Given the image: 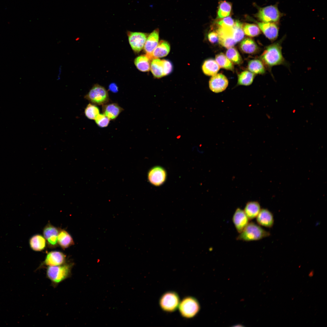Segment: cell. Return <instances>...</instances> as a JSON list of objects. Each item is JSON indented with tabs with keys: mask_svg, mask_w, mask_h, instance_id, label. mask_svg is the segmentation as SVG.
Masks as SVG:
<instances>
[{
	"mask_svg": "<svg viewBox=\"0 0 327 327\" xmlns=\"http://www.w3.org/2000/svg\"><path fill=\"white\" fill-rule=\"evenodd\" d=\"M228 84L227 79L222 74H216L213 76L209 82L210 90L216 93L223 91L227 87Z\"/></svg>",
	"mask_w": 327,
	"mask_h": 327,
	"instance_id": "11",
	"label": "cell"
},
{
	"mask_svg": "<svg viewBox=\"0 0 327 327\" xmlns=\"http://www.w3.org/2000/svg\"><path fill=\"white\" fill-rule=\"evenodd\" d=\"M167 173L162 167L156 166L152 167L148 173V179L150 183L155 186L163 184L167 178Z\"/></svg>",
	"mask_w": 327,
	"mask_h": 327,
	"instance_id": "8",
	"label": "cell"
},
{
	"mask_svg": "<svg viewBox=\"0 0 327 327\" xmlns=\"http://www.w3.org/2000/svg\"><path fill=\"white\" fill-rule=\"evenodd\" d=\"M215 60L220 67L228 70H233V63L224 54L220 53L217 54L216 56Z\"/></svg>",
	"mask_w": 327,
	"mask_h": 327,
	"instance_id": "28",
	"label": "cell"
},
{
	"mask_svg": "<svg viewBox=\"0 0 327 327\" xmlns=\"http://www.w3.org/2000/svg\"><path fill=\"white\" fill-rule=\"evenodd\" d=\"M178 308L182 316L190 318L197 314L200 310V307L196 299L188 296L184 298L180 302Z\"/></svg>",
	"mask_w": 327,
	"mask_h": 327,
	"instance_id": "5",
	"label": "cell"
},
{
	"mask_svg": "<svg viewBox=\"0 0 327 327\" xmlns=\"http://www.w3.org/2000/svg\"><path fill=\"white\" fill-rule=\"evenodd\" d=\"M29 244L31 249L34 251H41L45 247L46 239L41 235H35L30 239Z\"/></svg>",
	"mask_w": 327,
	"mask_h": 327,
	"instance_id": "23",
	"label": "cell"
},
{
	"mask_svg": "<svg viewBox=\"0 0 327 327\" xmlns=\"http://www.w3.org/2000/svg\"><path fill=\"white\" fill-rule=\"evenodd\" d=\"M284 37L267 46L260 56L263 64L271 71L274 66L286 65L287 63L282 53V43Z\"/></svg>",
	"mask_w": 327,
	"mask_h": 327,
	"instance_id": "1",
	"label": "cell"
},
{
	"mask_svg": "<svg viewBox=\"0 0 327 327\" xmlns=\"http://www.w3.org/2000/svg\"><path fill=\"white\" fill-rule=\"evenodd\" d=\"M164 64V76L170 74L172 71L173 67L172 63L169 61L163 60Z\"/></svg>",
	"mask_w": 327,
	"mask_h": 327,
	"instance_id": "37",
	"label": "cell"
},
{
	"mask_svg": "<svg viewBox=\"0 0 327 327\" xmlns=\"http://www.w3.org/2000/svg\"><path fill=\"white\" fill-rule=\"evenodd\" d=\"M84 114L88 119L94 120L96 117L99 114V110L96 105L89 104L85 109Z\"/></svg>",
	"mask_w": 327,
	"mask_h": 327,
	"instance_id": "34",
	"label": "cell"
},
{
	"mask_svg": "<svg viewBox=\"0 0 327 327\" xmlns=\"http://www.w3.org/2000/svg\"><path fill=\"white\" fill-rule=\"evenodd\" d=\"M109 89L112 92H116L118 91V88L114 83H112L109 86Z\"/></svg>",
	"mask_w": 327,
	"mask_h": 327,
	"instance_id": "39",
	"label": "cell"
},
{
	"mask_svg": "<svg viewBox=\"0 0 327 327\" xmlns=\"http://www.w3.org/2000/svg\"><path fill=\"white\" fill-rule=\"evenodd\" d=\"M240 47L243 52L249 54L256 53L259 49L255 41L249 38H246L243 40L240 44Z\"/></svg>",
	"mask_w": 327,
	"mask_h": 327,
	"instance_id": "24",
	"label": "cell"
},
{
	"mask_svg": "<svg viewBox=\"0 0 327 327\" xmlns=\"http://www.w3.org/2000/svg\"><path fill=\"white\" fill-rule=\"evenodd\" d=\"M84 98L95 105L107 104L110 100L108 93L105 88L97 84L93 86Z\"/></svg>",
	"mask_w": 327,
	"mask_h": 327,
	"instance_id": "4",
	"label": "cell"
},
{
	"mask_svg": "<svg viewBox=\"0 0 327 327\" xmlns=\"http://www.w3.org/2000/svg\"><path fill=\"white\" fill-rule=\"evenodd\" d=\"M258 224L268 228H271L274 224V218L272 213L266 209H262L256 217Z\"/></svg>",
	"mask_w": 327,
	"mask_h": 327,
	"instance_id": "16",
	"label": "cell"
},
{
	"mask_svg": "<svg viewBox=\"0 0 327 327\" xmlns=\"http://www.w3.org/2000/svg\"><path fill=\"white\" fill-rule=\"evenodd\" d=\"M178 294L173 291H169L164 294L159 300L162 309L166 312H171L178 308L180 302Z\"/></svg>",
	"mask_w": 327,
	"mask_h": 327,
	"instance_id": "7",
	"label": "cell"
},
{
	"mask_svg": "<svg viewBox=\"0 0 327 327\" xmlns=\"http://www.w3.org/2000/svg\"><path fill=\"white\" fill-rule=\"evenodd\" d=\"M150 59L146 55H141L136 58L134 63L136 68L142 72L149 71L150 69Z\"/></svg>",
	"mask_w": 327,
	"mask_h": 327,
	"instance_id": "26",
	"label": "cell"
},
{
	"mask_svg": "<svg viewBox=\"0 0 327 327\" xmlns=\"http://www.w3.org/2000/svg\"><path fill=\"white\" fill-rule=\"evenodd\" d=\"M243 28L245 35L249 37H255L261 33L259 28L255 24L246 23L243 25Z\"/></svg>",
	"mask_w": 327,
	"mask_h": 327,
	"instance_id": "33",
	"label": "cell"
},
{
	"mask_svg": "<svg viewBox=\"0 0 327 327\" xmlns=\"http://www.w3.org/2000/svg\"><path fill=\"white\" fill-rule=\"evenodd\" d=\"M58 244L63 249H65L74 244L73 239L66 230H60L58 236Z\"/></svg>",
	"mask_w": 327,
	"mask_h": 327,
	"instance_id": "21",
	"label": "cell"
},
{
	"mask_svg": "<svg viewBox=\"0 0 327 327\" xmlns=\"http://www.w3.org/2000/svg\"><path fill=\"white\" fill-rule=\"evenodd\" d=\"M233 37L237 43L241 41L244 37V32L243 28V24L238 21H235L232 27Z\"/></svg>",
	"mask_w": 327,
	"mask_h": 327,
	"instance_id": "31",
	"label": "cell"
},
{
	"mask_svg": "<svg viewBox=\"0 0 327 327\" xmlns=\"http://www.w3.org/2000/svg\"><path fill=\"white\" fill-rule=\"evenodd\" d=\"M103 114L110 120L116 119L123 109L116 103L106 104L102 105Z\"/></svg>",
	"mask_w": 327,
	"mask_h": 327,
	"instance_id": "18",
	"label": "cell"
},
{
	"mask_svg": "<svg viewBox=\"0 0 327 327\" xmlns=\"http://www.w3.org/2000/svg\"><path fill=\"white\" fill-rule=\"evenodd\" d=\"M282 15L276 5L260 8L256 15L257 18L262 22L276 23L279 21Z\"/></svg>",
	"mask_w": 327,
	"mask_h": 327,
	"instance_id": "6",
	"label": "cell"
},
{
	"mask_svg": "<svg viewBox=\"0 0 327 327\" xmlns=\"http://www.w3.org/2000/svg\"><path fill=\"white\" fill-rule=\"evenodd\" d=\"M313 271H312L310 272L309 274V276L310 277L312 276L313 275Z\"/></svg>",
	"mask_w": 327,
	"mask_h": 327,
	"instance_id": "40",
	"label": "cell"
},
{
	"mask_svg": "<svg viewBox=\"0 0 327 327\" xmlns=\"http://www.w3.org/2000/svg\"><path fill=\"white\" fill-rule=\"evenodd\" d=\"M270 233L255 223L249 222L236 237L238 240L244 241H257L269 236Z\"/></svg>",
	"mask_w": 327,
	"mask_h": 327,
	"instance_id": "2",
	"label": "cell"
},
{
	"mask_svg": "<svg viewBox=\"0 0 327 327\" xmlns=\"http://www.w3.org/2000/svg\"><path fill=\"white\" fill-rule=\"evenodd\" d=\"M235 22V21L231 17H227L217 21L216 23L220 27L231 28L233 26Z\"/></svg>",
	"mask_w": 327,
	"mask_h": 327,
	"instance_id": "36",
	"label": "cell"
},
{
	"mask_svg": "<svg viewBox=\"0 0 327 327\" xmlns=\"http://www.w3.org/2000/svg\"><path fill=\"white\" fill-rule=\"evenodd\" d=\"M209 41L212 43L214 44L219 42V37L216 31L210 32L208 36Z\"/></svg>",
	"mask_w": 327,
	"mask_h": 327,
	"instance_id": "38",
	"label": "cell"
},
{
	"mask_svg": "<svg viewBox=\"0 0 327 327\" xmlns=\"http://www.w3.org/2000/svg\"><path fill=\"white\" fill-rule=\"evenodd\" d=\"M59 230L50 223H48L44 228L43 230L44 237L47 240L49 247L54 248L57 245Z\"/></svg>",
	"mask_w": 327,
	"mask_h": 327,
	"instance_id": "13",
	"label": "cell"
},
{
	"mask_svg": "<svg viewBox=\"0 0 327 327\" xmlns=\"http://www.w3.org/2000/svg\"><path fill=\"white\" fill-rule=\"evenodd\" d=\"M220 67L216 61L212 59L206 60L203 63L202 69L203 73L208 76H213L219 71Z\"/></svg>",
	"mask_w": 327,
	"mask_h": 327,
	"instance_id": "22",
	"label": "cell"
},
{
	"mask_svg": "<svg viewBox=\"0 0 327 327\" xmlns=\"http://www.w3.org/2000/svg\"><path fill=\"white\" fill-rule=\"evenodd\" d=\"M255 74L248 71L242 72L238 75V84L245 86L250 85L253 81Z\"/></svg>",
	"mask_w": 327,
	"mask_h": 327,
	"instance_id": "30",
	"label": "cell"
},
{
	"mask_svg": "<svg viewBox=\"0 0 327 327\" xmlns=\"http://www.w3.org/2000/svg\"><path fill=\"white\" fill-rule=\"evenodd\" d=\"M261 210L258 202L251 201L246 203L243 210L249 219L251 220L256 218Z\"/></svg>",
	"mask_w": 327,
	"mask_h": 327,
	"instance_id": "20",
	"label": "cell"
},
{
	"mask_svg": "<svg viewBox=\"0 0 327 327\" xmlns=\"http://www.w3.org/2000/svg\"><path fill=\"white\" fill-rule=\"evenodd\" d=\"M73 265L72 263H65L60 265L48 266L46 276L53 284L58 285L70 276Z\"/></svg>",
	"mask_w": 327,
	"mask_h": 327,
	"instance_id": "3",
	"label": "cell"
},
{
	"mask_svg": "<svg viewBox=\"0 0 327 327\" xmlns=\"http://www.w3.org/2000/svg\"><path fill=\"white\" fill-rule=\"evenodd\" d=\"M170 45L167 41L161 40L158 44L149 58L151 59L164 57L169 53Z\"/></svg>",
	"mask_w": 327,
	"mask_h": 327,
	"instance_id": "19",
	"label": "cell"
},
{
	"mask_svg": "<svg viewBox=\"0 0 327 327\" xmlns=\"http://www.w3.org/2000/svg\"><path fill=\"white\" fill-rule=\"evenodd\" d=\"M248 67L249 70L254 74H263L265 72L264 64L262 61L258 59L250 61L248 63Z\"/></svg>",
	"mask_w": 327,
	"mask_h": 327,
	"instance_id": "27",
	"label": "cell"
},
{
	"mask_svg": "<svg viewBox=\"0 0 327 327\" xmlns=\"http://www.w3.org/2000/svg\"><path fill=\"white\" fill-rule=\"evenodd\" d=\"M94 120L98 126L101 127H104L108 125L110 120L103 114H99L96 117Z\"/></svg>",
	"mask_w": 327,
	"mask_h": 327,
	"instance_id": "35",
	"label": "cell"
},
{
	"mask_svg": "<svg viewBox=\"0 0 327 327\" xmlns=\"http://www.w3.org/2000/svg\"><path fill=\"white\" fill-rule=\"evenodd\" d=\"M248 218L244 210L239 208L236 210L232 217V221L239 233H240L249 223Z\"/></svg>",
	"mask_w": 327,
	"mask_h": 327,
	"instance_id": "15",
	"label": "cell"
},
{
	"mask_svg": "<svg viewBox=\"0 0 327 327\" xmlns=\"http://www.w3.org/2000/svg\"><path fill=\"white\" fill-rule=\"evenodd\" d=\"M150 69L153 75L156 78H160L164 76L163 60L153 59L150 64Z\"/></svg>",
	"mask_w": 327,
	"mask_h": 327,
	"instance_id": "25",
	"label": "cell"
},
{
	"mask_svg": "<svg viewBox=\"0 0 327 327\" xmlns=\"http://www.w3.org/2000/svg\"><path fill=\"white\" fill-rule=\"evenodd\" d=\"M226 56L233 63L235 64H240L242 63V60L237 49L233 47L229 48L226 53Z\"/></svg>",
	"mask_w": 327,
	"mask_h": 327,
	"instance_id": "32",
	"label": "cell"
},
{
	"mask_svg": "<svg viewBox=\"0 0 327 327\" xmlns=\"http://www.w3.org/2000/svg\"><path fill=\"white\" fill-rule=\"evenodd\" d=\"M66 256L59 251H52L47 255L42 265L47 266L62 265L65 263Z\"/></svg>",
	"mask_w": 327,
	"mask_h": 327,
	"instance_id": "14",
	"label": "cell"
},
{
	"mask_svg": "<svg viewBox=\"0 0 327 327\" xmlns=\"http://www.w3.org/2000/svg\"><path fill=\"white\" fill-rule=\"evenodd\" d=\"M219 37V42L222 46L229 48L233 47L236 42L233 38L232 27L219 26L216 30Z\"/></svg>",
	"mask_w": 327,
	"mask_h": 327,
	"instance_id": "9",
	"label": "cell"
},
{
	"mask_svg": "<svg viewBox=\"0 0 327 327\" xmlns=\"http://www.w3.org/2000/svg\"><path fill=\"white\" fill-rule=\"evenodd\" d=\"M129 42L133 51L136 52L140 51L144 46L147 39V35L137 32H128Z\"/></svg>",
	"mask_w": 327,
	"mask_h": 327,
	"instance_id": "10",
	"label": "cell"
},
{
	"mask_svg": "<svg viewBox=\"0 0 327 327\" xmlns=\"http://www.w3.org/2000/svg\"><path fill=\"white\" fill-rule=\"evenodd\" d=\"M232 9L230 3L226 1H221L218 8L217 18H222L229 16Z\"/></svg>",
	"mask_w": 327,
	"mask_h": 327,
	"instance_id": "29",
	"label": "cell"
},
{
	"mask_svg": "<svg viewBox=\"0 0 327 327\" xmlns=\"http://www.w3.org/2000/svg\"><path fill=\"white\" fill-rule=\"evenodd\" d=\"M258 26L265 36L271 41L277 38L279 32L278 23L259 22Z\"/></svg>",
	"mask_w": 327,
	"mask_h": 327,
	"instance_id": "12",
	"label": "cell"
},
{
	"mask_svg": "<svg viewBox=\"0 0 327 327\" xmlns=\"http://www.w3.org/2000/svg\"><path fill=\"white\" fill-rule=\"evenodd\" d=\"M159 38V31L157 29L154 30L147 38L144 48L146 53V55L149 58L158 45Z\"/></svg>",
	"mask_w": 327,
	"mask_h": 327,
	"instance_id": "17",
	"label": "cell"
}]
</instances>
